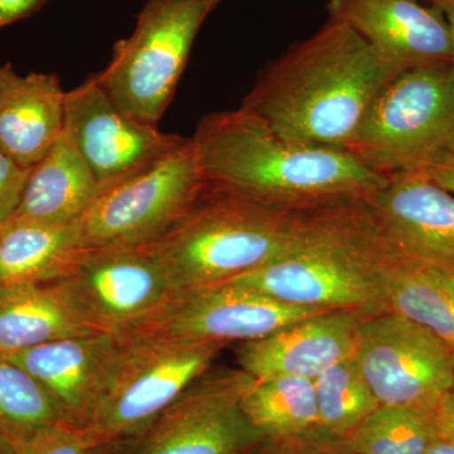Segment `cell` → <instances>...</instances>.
I'll return each mask as SVG.
<instances>
[{
    "mask_svg": "<svg viewBox=\"0 0 454 454\" xmlns=\"http://www.w3.org/2000/svg\"><path fill=\"white\" fill-rule=\"evenodd\" d=\"M396 74L354 29L328 20L270 62L240 107L289 142L346 151Z\"/></svg>",
    "mask_w": 454,
    "mask_h": 454,
    "instance_id": "cell-1",
    "label": "cell"
},
{
    "mask_svg": "<svg viewBox=\"0 0 454 454\" xmlns=\"http://www.w3.org/2000/svg\"><path fill=\"white\" fill-rule=\"evenodd\" d=\"M191 138L207 186L277 207L360 201L387 179L348 152L289 142L243 107L207 114Z\"/></svg>",
    "mask_w": 454,
    "mask_h": 454,
    "instance_id": "cell-2",
    "label": "cell"
},
{
    "mask_svg": "<svg viewBox=\"0 0 454 454\" xmlns=\"http://www.w3.org/2000/svg\"><path fill=\"white\" fill-rule=\"evenodd\" d=\"M390 254L364 200L340 203L322 211L300 247L226 283L301 309L372 317L387 312Z\"/></svg>",
    "mask_w": 454,
    "mask_h": 454,
    "instance_id": "cell-3",
    "label": "cell"
},
{
    "mask_svg": "<svg viewBox=\"0 0 454 454\" xmlns=\"http://www.w3.org/2000/svg\"><path fill=\"white\" fill-rule=\"evenodd\" d=\"M325 208L291 210L206 186L186 215L149 245L176 292L191 291L230 282L291 253Z\"/></svg>",
    "mask_w": 454,
    "mask_h": 454,
    "instance_id": "cell-4",
    "label": "cell"
},
{
    "mask_svg": "<svg viewBox=\"0 0 454 454\" xmlns=\"http://www.w3.org/2000/svg\"><path fill=\"white\" fill-rule=\"evenodd\" d=\"M221 0H146L129 37L116 42L98 82L119 109L160 124L197 35Z\"/></svg>",
    "mask_w": 454,
    "mask_h": 454,
    "instance_id": "cell-5",
    "label": "cell"
},
{
    "mask_svg": "<svg viewBox=\"0 0 454 454\" xmlns=\"http://www.w3.org/2000/svg\"><path fill=\"white\" fill-rule=\"evenodd\" d=\"M454 145L452 65L394 76L370 106L346 152L372 172L418 169Z\"/></svg>",
    "mask_w": 454,
    "mask_h": 454,
    "instance_id": "cell-6",
    "label": "cell"
},
{
    "mask_svg": "<svg viewBox=\"0 0 454 454\" xmlns=\"http://www.w3.org/2000/svg\"><path fill=\"white\" fill-rule=\"evenodd\" d=\"M121 336L124 345L118 369L82 430L92 450L142 432L211 369L225 348L163 337Z\"/></svg>",
    "mask_w": 454,
    "mask_h": 454,
    "instance_id": "cell-7",
    "label": "cell"
},
{
    "mask_svg": "<svg viewBox=\"0 0 454 454\" xmlns=\"http://www.w3.org/2000/svg\"><path fill=\"white\" fill-rule=\"evenodd\" d=\"M207 184L192 138L145 168L100 191L77 221L82 249L157 240L192 207Z\"/></svg>",
    "mask_w": 454,
    "mask_h": 454,
    "instance_id": "cell-8",
    "label": "cell"
},
{
    "mask_svg": "<svg viewBox=\"0 0 454 454\" xmlns=\"http://www.w3.org/2000/svg\"><path fill=\"white\" fill-rule=\"evenodd\" d=\"M254 379L240 367H211L138 434L92 453L249 454L265 439L243 409Z\"/></svg>",
    "mask_w": 454,
    "mask_h": 454,
    "instance_id": "cell-9",
    "label": "cell"
},
{
    "mask_svg": "<svg viewBox=\"0 0 454 454\" xmlns=\"http://www.w3.org/2000/svg\"><path fill=\"white\" fill-rule=\"evenodd\" d=\"M52 283L83 324L115 334L177 293L149 244L82 249Z\"/></svg>",
    "mask_w": 454,
    "mask_h": 454,
    "instance_id": "cell-10",
    "label": "cell"
},
{
    "mask_svg": "<svg viewBox=\"0 0 454 454\" xmlns=\"http://www.w3.org/2000/svg\"><path fill=\"white\" fill-rule=\"evenodd\" d=\"M355 358L380 405L437 413L452 394L454 348L395 313L364 318Z\"/></svg>",
    "mask_w": 454,
    "mask_h": 454,
    "instance_id": "cell-11",
    "label": "cell"
},
{
    "mask_svg": "<svg viewBox=\"0 0 454 454\" xmlns=\"http://www.w3.org/2000/svg\"><path fill=\"white\" fill-rule=\"evenodd\" d=\"M324 312L330 310L291 306L245 286L221 283L176 293L121 334L226 346L264 339L286 325Z\"/></svg>",
    "mask_w": 454,
    "mask_h": 454,
    "instance_id": "cell-12",
    "label": "cell"
},
{
    "mask_svg": "<svg viewBox=\"0 0 454 454\" xmlns=\"http://www.w3.org/2000/svg\"><path fill=\"white\" fill-rule=\"evenodd\" d=\"M65 130L101 190L118 184L177 148L184 137L131 118L91 74L66 95Z\"/></svg>",
    "mask_w": 454,
    "mask_h": 454,
    "instance_id": "cell-13",
    "label": "cell"
},
{
    "mask_svg": "<svg viewBox=\"0 0 454 454\" xmlns=\"http://www.w3.org/2000/svg\"><path fill=\"white\" fill-rule=\"evenodd\" d=\"M391 252L454 269V193L420 170H403L364 200Z\"/></svg>",
    "mask_w": 454,
    "mask_h": 454,
    "instance_id": "cell-14",
    "label": "cell"
},
{
    "mask_svg": "<svg viewBox=\"0 0 454 454\" xmlns=\"http://www.w3.org/2000/svg\"><path fill=\"white\" fill-rule=\"evenodd\" d=\"M328 20L354 29L397 74L452 65V33L423 0H328Z\"/></svg>",
    "mask_w": 454,
    "mask_h": 454,
    "instance_id": "cell-15",
    "label": "cell"
},
{
    "mask_svg": "<svg viewBox=\"0 0 454 454\" xmlns=\"http://www.w3.org/2000/svg\"><path fill=\"white\" fill-rule=\"evenodd\" d=\"M121 334L97 333L5 355L44 385L65 426L82 430L94 417L121 361Z\"/></svg>",
    "mask_w": 454,
    "mask_h": 454,
    "instance_id": "cell-16",
    "label": "cell"
},
{
    "mask_svg": "<svg viewBox=\"0 0 454 454\" xmlns=\"http://www.w3.org/2000/svg\"><path fill=\"white\" fill-rule=\"evenodd\" d=\"M364 318L343 310L318 313L264 339L239 343L236 361L255 379L289 375L315 380L355 354Z\"/></svg>",
    "mask_w": 454,
    "mask_h": 454,
    "instance_id": "cell-17",
    "label": "cell"
},
{
    "mask_svg": "<svg viewBox=\"0 0 454 454\" xmlns=\"http://www.w3.org/2000/svg\"><path fill=\"white\" fill-rule=\"evenodd\" d=\"M66 95L56 74L0 66V149L25 168L40 163L64 133Z\"/></svg>",
    "mask_w": 454,
    "mask_h": 454,
    "instance_id": "cell-18",
    "label": "cell"
},
{
    "mask_svg": "<svg viewBox=\"0 0 454 454\" xmlns=\"http://www.w3.org/2000/svg\"><path fill=\"white\" fill-rule=\"evenodd\" d=\"M100 191L94 173L64 130L33 167L20 206L8 221L70 225L82 219Z\"/></svg>",
    "mask_w": 454,
    "mask_h": 454,
    "instance_id": "cell-19",
    "label": "cell"
},
{
    "mask_svg": "<svg viewBox=\"0 0 454 454\" xmlns=\"http://www.w3.org/2000/svg\"><path fill=\"white\" fill-rule=\"evenodd\" d=\"M70 309L52 282L0 286V354L97 333Z\"/></svg>",
    "mask_w": 454,
    "mask_h": 454,
    "instance_id": "cell-20",
    "label": "cell"
},
{
    "mask_svg": "<svg viewBox=\"0 0 454 454\" xmlns=\"http://www.w3.org/2000/svg\"><path fill=\"white\" fill-rule=\"evenodd\" d=\"M387 306L454 348V269L391 252Z\"/></svg>",
    "mask_w": 454,
    "mask_h": 454,
    "instance_id": "cell-21",
    "label": "cell"
},
{
    "mask_svg": "<svg viewBox=\"0 0 454 454\" xmlns=\"http://www.w3.org/2000/svg\"><path fill=\"white\" fill-rule=\"evenodd\" d=\"M79 227L7 221L0 226V286L51 283L82 252Z\"/></svg>",
    "mask_w": 454,
    "mask_h": 454,
    "instance_id": "cell-22",
    "label": "cell"
},
{
    "mask_svg": "<svg viewBox=\"0 0 454 454\" xmlns=\"http://www.w3.org/2000/svg\"><path fill=\"white\" fill-rule=\"evenodd\" d=\"M243 409L265 438L301 434L322 428L315 381L300 376L254 379L243 397Z\"/></svg>",
    "mask_w": 454,
    "mask_h": 454,
    "instance_id": "cell-23",
    "label": "cell"
},
{
    "mask_svg": "<svg viewBox=\"0 0 454 454\" xmlns=\"http://www.w3.org/2000/svg\"><path fill=\"white\" fill-rule=\"evenodd\" d=\"M64 424L49 390L25 367L0 354V435L25 441Z\"/></svg>",
    "mask_w": 454,
    "mask_h": 454,
    "instance_id": "cell-24",
    "label": "cell"
},
{
    "mask_svg": "<svg viewBox=\"0 0 454 454\" xmlns=\"http://www.w3.org/2000/svg\"><path fill=\"white\" fill-rule=\"evenodd\" d=\"M319 423L330 434L348 439L380 406L355 354L315 379Z\"/></svg>",
    "mask_w": 454,
    "mask_h": 454,
    "instance_id": "cell-25",
    "label": "cell"
},
{
    "mask_svg": "<svg viewBox=\"0 0 454 454\" xmlns=\"http://www.w3.org/2000/svg\"><path fill=\"white\" fill-rule=\"evenodd\" d=\"M438 434L437 413L380 405L348 441L356 454H426Z\"/></svg>",
    "mask_w": 454,
    "mask_h": 454,
    "instance_id": "cell-26",
    "label": "cell"
},
{
    "mask_svg": "<svg viewBox=\"0 0 454 454\" xmlns=\"http://www.w3.org/2000/svg\"><path fill=\"white\" fill-rule=\"evenodd\" d=\"M249 454H356L349 446L348 439L330 434L324 428L284 435V437L265 438Z\"/></svg>",
    "mask_w": 454,
    "mask_h": 454,
    "instance_id": "cell-27",
    "label": "cell"
},
{
    "mask_svg": "<svg viewBox=\"0 0 454 454\" xmlns=\"http://www.w3.org/2000/svg\"><path fill=\"white\" fill-rule=\"evenodd\" d=\"M17 454H92L94 450L82 430L71 427H50L25 441L14 442Z\"/></svg>",
    "mask_w": 454,
    "mask_h": 454,
    "instance_id": "cell-28",
    "label": "cell"
},
{
    "mask_svg": "<svg viewBox=\"0 0 454 454\" xmlns=\"http://www.w3.org/2000/svg\"><path fill=\"white\" fill-rule=\"evenodd\" d=\"M31 170L14 162L0 149V226L13 216L20 206Z\"/></svg>",
    "mask_w": 454,
    "mask_h": 454,
    "instance_id": "cell-29",
    "label": "cell"
},
{
    "mask_svg": "<svg viewBox=\"0 0 454 454\" xmlns=\"http://www.w3.org/2000/svg\"><path fill=\"white\" fill-rule=\"evenodd\" d=\"M417 170L428 176L439 186L454 193V145L435 155Z\"/></svg>",
    "mask_w": 454,
    "mask_h": 454,
    "instance_id": "cell-30",
    "label": "cell"
},
{
    "mask_svg": "<svg viewBox=\"0 0 454 454\" xmlns=\"http://www.w3.org/2000/svg\"><path fill=\"white\" fill-rule=\"evenodd\" d=\"M50 0H0V28L40 12Z\"/></svg>",
    "mask_w": 454,
    "mask_h": 454,
    "instance_id": "cell-31",
    "label": "cell"
},
{
    "mask_svg": "<svg viewBox=\"0 0 454 454\" xmlns=\"http://www.w3.org/2000/svg\"><path fill=\"white\" fill-rule=\"evenodd\" d=\"M439 434L444 435L454 443V397L450 395L437 411Z\"/></svg>",
    "mask_w": 454,
    "mask_h": 454,
    "instance_id": "cell-32",
    "label": "cell"
},
{
    "mask_svg": "<svg viewBox=\"0 0 454 454\" xmlns=\"http://www.w3.org/2000/svg\"><path fill=\"white\" fill-rule=\"evenodd\" d=\"M433 4L438 5L446 17L448 25H450V33H452V71L454 74V0H429Z\"/></svg>",
    "mask_w": 454,
    "mask_h": 454,
    "instance_id": "cell-33",
    "label": "cell"
},
{
    "mask_svg": "<svg viewBox=\"0 0 454 454\" xmlns=\"http://www.w3.org/2000/svg\"><path fill=\"white\" fill-rule=\"evenodd\" d=\"M426 454H454V443L444 435L438 434L433 439Z\"/></svg>",
    "mask_w": 454,
    "mask_h": 454,
    "instance_id": "cell-34",
    "label": "cell"
},
{
    "mask_svg": "<svg viewBox=\"0 0 454 454\" xmlns=\"http://www.w3.org/2000/svg\"><path fill=\"white\" fill-rule=\"evenodd\" d=\"M0 454H17L16 444L4 435H0Z\"/></svg>",
    "mask_w": 454,
    "mask_h": 454,
    "instance_id": "cell-35",
    "label": "cell"
},
{
    "mask_svg": "<svg viewBox=\"0 0 454 454\" xmlns=\"http://www.w3.org/2000/svg\"><path fill=\"white\" fill-rule=\"evenodd\" d=\"M450 395H452L454 397V387H453L452 394H450Z\"/></svg>",
    "mask_w": 454,
    "mask_h": 454,
    "instance_id": "cell-36",
    "label": "cell"
}]
</instances>
